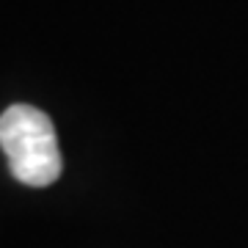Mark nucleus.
<instances>
[{"instance_id":"nucleus-1","label":"nucleus","mask_w":248,"mask_h":248,"mask_svg":"<svg viewBox=\"0 0 248 248\" xmlns=\"http://www.w3.org/2000/svg\"><path fill=\"white\" fill-rule=\"evenodd\" d=\"M0 146L11 174L31 187H47L61 177L63 160L53 119L33 105H11L0 116Z\"/></svg>"}]
</instances>
